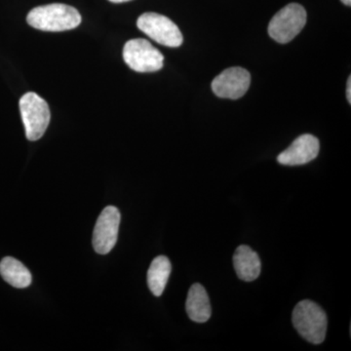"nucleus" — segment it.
I'll use <instances>...</instances> for the list:
<instances>
[{"mask_svg":"<svg viewBox=\"0 0 351 351\" xmlns=\"http://www.w3.org/2000/svg\"><path fill=\"white\" fill-rule=\"evenodd\" d=\"M138 29L157 43L167 47L182 45V34L178 25L169 18L157 13H145L137 21Z\"/></svg>","mask_w":351,"mask_h":351,"instance_id":"nucleus-6","label":"nucleus"},{"mask_svg":"<svg viewBox=\"0 0 351 351\" xmlns=\"http://www.w3.org/2000/svg\"><path fill=\"white\" fill-rule=\"evenodd\" d=\"M123 59L137 73H154L163 68L162 53L145 39H131L123 48Z\"/></svg>","mask_w":351,"mask_h":351,"instance_id":"nucleus-5","label":"nucleus"},{"mask_svg":"<svg viewBox=\"0 0 351 351\" xmlns=\"http://www.w3.org/2000/svg\"><path fill=\"white\" fill-rule=\"evenodd\" d=\"M20 112L27 140L43 138L50 123V110L44 99L34 92L25 94L20 100Z\"/></svg>","mask_w":351,"mask_h":351,"instance_id":"nucleus-3","label":"nucleus"},{"mask_svg":"<svg viewBox=\"0 0 351 351\" xmlns=\"http://www.w3.org/2000/svg\"><path fill=\"white\" fill-rule=\"evenodd\" d=\"M292 322L298 332L313 345L323 343L326 337L328 321L322 307L311 300H304L295 306Z\"/></svg>","mask_w":351,"mask_h":351,"instance_id":"nucleus-2","label":"nucleus"},{"mask_svg":"<svg viewBox=\"0 0 351 351\" xmlns=\"http://www.w3.org/2000/svg\"><path fill=\"white\" fill-rule=\"evenodd\" d=\"M82 20L75 7L62 3L36 7L27 17V24L44 32L69 31L77 27Z\"/></svg>","mask_w":351,"mask_h":351,"instance_id":"nucleus-1","label":"nucleus"},{"mask_svg":"<svg viewBox=\"0 0 351 351\" xmlns=\"http://www.w3.org/2000/svg\"><path fill=\"white\" fill-rule=\"evenodd\" d=\"M250 84L251 75L249 71L234 66L226 69L214 78L212 90L219 98L237 100L246 94Z\"/></svg>","mask_w":351,"mask_h":351,"instance_id":"nucleus-8","label":"nucleus"},{"mask_svg":"<svg viewBox=\"0 0 351 351\" xmlns=\"http://www.w3.org/2000/svg\"><path fill=\"white\" fill-rule=\"evenodd\" d=\"M171 270H172V265L169 258L165 256H159L152 261L147 271V285L156 297H160L165 290Z\"/></svg>","mask_w":351,"mask_h":351,"instance_id":"nucleus-13","label":"nucleus"},{"mask_svg":"<svg viewBox=\"0 0 351 351\" xmlns=\"http://www.w3.org/2000/svg\"><path fill=\"white\" fill-rule=\"evenodd\" d=\"M108 1L113 2V3H123V2L131 1V0H108Z\"/></svg>","mask_w":351,"mask_h":351,"instance_id":"nucleus-15","label":"nucleus"},{"mask_svg":"<svg viewBox=\"0 0 351 351\" xmlns=\"http://www.w3.org/2000/svg\"><path fill=\"white\" fill-rule=\"evenodd\" d=\"M306 11L298 3L288 4L274 15L269 25L270 38L279 43H288L306 24Z\"/></svg>","mask_w":351,"mask_h":351,"instance_id":"nucleus-4","label":"nucleus"},{"mask_svg":"<svg viewBox=\"0 0 351 351\" xmlns=\"http://www.w3.org/2000/svg\"><path fill=\"white\" fill-rule=\"evenodd\" d=\"M235 272L241 280L251 282L260 276L262 263L255 251L247 245H240L233 255Z\"/></svg>","mask_w":351,"mask_h":351,"instance_id":"nucleus-10","label":"nucleus"},{"mask_svg":"<svg viewBox=\"0 0 351 351\" xmlns=\"http://www.w3.org/2000/svg\"><path fill=\"white\" fill-rule=\"evenodd\" d=\"M343 3H345L346 5L350 6L351 5V0H341Z\"/></svg>","mask_w":351,"mask_h":351,"instance_id":"nucleus-16","label":"nucleus"},{"mask_svg":"<svg viewBox=\"0 0 351 351\" xmlns=\"http://www.w3.org/2000/svg\"><path fill=\"white\" fill-rule=\"evenodd\" d=\"M319 140L311 134H304L295 138L287 149L277 156L282 165H304L313 161L319 154Z\"/></svg>","mask_w":351,"mask_h":351,"instance_id":"nucleus-9","label":"nucleus"},{"mask_svg":"<svg viewBox=\"0 0 351 351\" xmlns=\"http://www.w3.org/2000/svg\"><path fill=\"white\" fill-rule=\"evenodd\" d=\"M186 309L189 319L196 323L207 322L211 317L212 308L209 295L201 284H193L189 289Z\"/></svg>","mask_w":351,"mask_h":351,"instance_id":"nucleus-11","label":"nucleus"},{"mask_svg":"<svg viewBox=\"0 0 351 351\" xmlns=\"http://www.w3.org/2000/svg\"><path fill=\"white\" fill-rule=\"evenodd\" d=\"M346 98H348V103H351V77L348 78V87H346Z\"/></svg>","mask_w":351,"mask_h":351,"instance_id":"nucleus-14","label":"nucleus"},{"mask_svg":"<svg viewBox=\"0 0 351 351\" xmlns=\"http://www.w3.org/2000/svg\"><path fill=\"white\" fill-rule=\"evenodd\" d=\"M120 219L121 216L117 207L108 206L103 210L97 219L92 239L97 253L107 255L114 248L119 239Z\"/></svg>","mask_w":351,"mask_h":351,"instance_id":"nucleus-7","label":"nucleus"},{"mask_svg":"<svg viewBox=\"0 0 351 351\" xmlns=\"http://www.w3.org/2000/svg\"><path fill=\"white\" fill-rule=\"evenodd\" d=\"M0 276L13 287L23 289L32 284V276L29 270L15 258L5 257L0 262Z\"/></svg>","mask_w":351,"mask_h":351,"instance_id":"nucleus-12","label":"nucleus"}]
</instances>
